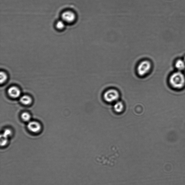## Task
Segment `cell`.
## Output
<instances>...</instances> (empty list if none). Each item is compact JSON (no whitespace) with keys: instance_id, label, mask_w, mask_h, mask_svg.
Instances as JSON below:
<instances>
[{"instance_id":"cell-1","label":"cell","mask_w":185,"mask_h":185,"mask_svg":"<svg viewBox=\"0 0 185 185\" xmlns=\"http://www.w3.org/2000/svg\"><path fill=\"white\" fill-rule=\"evenodd\" d=\"M170 83L172 87L177 89H181L185 85V76L181 71H177L171 74Z\"/></svg>"},{"instance_id":"cell-2","label":"cell","mask_w":185,"mask_h":185,"mask_svg":"<svg viewBox=\"0 0 185 185\" xmlns=\"http://www.w3.org/2000/svg\"><path fill=\"white\" fill-rule=\"evenodd\" d=\"M152 65L150 61L147 60L142 61L138 65L137 68V73L140 76L146 75L150 72Z\"/></svg>"},{"instance_id":"cell-3","label":"cell","mask_w":185,"mask_h":185,"mask_svg":"<svg viewBox=\"0 0 185 185\" xmlns=\"http://www.w3.org/2000/svg\"><path fill=\"white\" fill-rule=\"evenodd\" d=\"M119 93L117 90L111 89L104 92V98L106 102L111 103L117 102L119 98Z\"/></svg>"},{"instance_id":"cell-4","label":"cell","mask_w":185,"mask_h":185,"mask_svg":"<svg viewBox=\"0 0 185 185\" xmlns=\"http://www.w3.org/2000/svg\"><path fill=\"white\" fill-rule=\"evenodd\" d=\"M63 21L67 23H71L76 19V15L74 13L71 11H66L63 12L61 15Z\"/></svg>"},{"instance_id":"cell-5","label":"cell","mask_w":185,"mask_h":185,"mask_svg":"<svg viewBox=\"0 0 185 185\" xmlns=\"http://www.w3.org/2000/svg\"><path fill=\"white\" fill-rule=\"evenodd\" d=\"M27 127L29 130L33 133L40 132L41 128L40 123L36 121H30L28 124Z\"/></svg>"},{"instance_id":"cell-6","label":"cell","mask_w":185,"mask_h":185,"mask_svg":"<svg viewBox=\"0 0 185 185\" xmlns=\"http://www.w3.org/2000/svg\"><path fill=\"white\" fill-rule=\"evenodd\" d=\"M8 93L9 96L13 98H18L21 94V91L19 88L15 86L9 88Z\"/></svg>"},{"instance_id":"cell-7","label":"cell","mask_w":185,"mask_h":185,"mask_svg":"<svg viewBox=\"0 0 185 185\" xmlns=\"http://www.w3.org/2000/svg\"><path fill=\"white\" fill-rule=\"evenodd\" d=\"M175 66L177 71L182 72L185 69V62L183 59H178L176 61Z\"/></svg>"},{"instance_id":"cell-8","label":"cell","mask_w":185,"mask_h":185,"mask_svg":"<svg viewBox=\"0 0 185 185\" xmlns=\"http://www.w3.org/2000/svg\"><path fill=\"white\" fill-rule=\"evenodd\" d=\"M124 104L121 101H117L114 105V108L115 111L117 113H121L124 109Z\"/></svg>"},{"instance_id":"cell-9","label":"cell","mask_w":185,"mask_h":185,"mask_svg":"<svg viewBox=\"0 0 185 185\" xmlns=\"http://www.w3.org/2000/svg\"><path fill=\"white\" fill-rule=\"evenodd\" d=\"M20 101L22 104L25 105H29L32 102V100L30 97L27 95H24L20 98Z\"/></svg>"},{"instance_id":"cell-10","label":"cell","mask_w":185,"mask_h":185,"mask_svg":"<svg viewBox=\"0 0 185 185\" xmlns=\"http://www.w3.org/2000/svg\"><path fill=\"white\" fill-rule=\"evenodd\" d=\"M8 137H5L2 134L1 136V145L2 147L5 146L8 141Z\"/></svg>"},{"instance_id":"cell-11","label":"cell","mask_w":185,"mask_h":185,"mask_svg":"<svg viewBox=\"0 0 185 185\" xmlns=\"http://www.w3.org/2000/svg\"><path fill=\"white\" fill-rule=\"evenodd\" d=\"M21 118L24 121H29L31 120V116L30 114L27 112H24L22 114Z\"/></svg>"},{"instance_id":"cell-12","label":"cell","mask_w":185,"mask_h":185,"mask_svg":"<svg viewBox=\"0 0 185 185\" xmlns=\"http://www.w3.org/2000/svg\"><path fill=\"white\" fill-rule=\"evenodd\" d=\"M7 78V74L5 72L1 71L0 73V82L2 84L6 81Z\"/></svg>"},{"instance_id":"cell-13","label":"cell","mask_w":185,"mask_h":185,"mask_svg":"<svg viewBox=\"0 0 185 185\" xmlns=\"http://www.w3.org/2000/svg\"><path fill=\"white\" fill-rule=\"evenodd\" d=\"M65 24L64 22L63 21H58L56 24V27L59 30H61L64 28L65 27Z\"/></svg>"},{"instance_id":"cell-14","label":"cell","mask_w":185,"mask_h":185,"mask_svg":"<svg viewBox=\"0 0 185 185\" xmlns=\"http://www.w3.org/2000/svg\"><path fill=\"white\" fill-rule=\"evenodd\" d=\"M12 134V132L11 130L7 129L4 131L2 134V135L4 136H5V137H9Z\"/></svg>"},{"instance_id":"cell-15","label":"cell","mask_w":185,"mask_h":185,"mask_svg":"<svg viewBox=\"0 0 185 185\" xmlns=\"http://www.w3.org/2000/svg\"><path fill=\"white\" fill-rule=\"evenodd\" d=\"M183 59V60H184V62H185V57H184Z\"/></svg>"}]
</instances>
